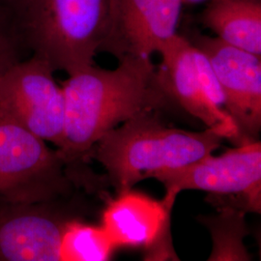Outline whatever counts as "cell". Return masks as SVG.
<instances>
[{
  "label": "cell",
  "instance_id": "cell-1",
  "mask_svg": "<svg viewBox=\"0 0 261 261\" xmlns=\"http://www.w3.org/2000/svg\"><path fill=\"white\" fill-rule=\"evenodd\" d=\"M112 70L86 66L61 83L64 130L58 148L73 177L87 174L90 152L106 133L132 117L175 103L159 81L151 57L124 56Z\"/></svg>",
  "mask_w": 261,
  "mask_h": 261
},
{
  "label": "cell",
  "instance_id": "cell-2",
  "mask_svg": "<svg viewBox=\"0 0 261 261\" xmlns=\"http://www.w3.org/2000/svg\"><path fill=\"white\" fill-rule=\"evenodd\" d=\"M158 112L140 113L106 133L90 152L116 193L162 171L182 168L212 154L224 138L216 130L190 132L167 126Z\"/></svg>",
  "mask_w": 261,
  "mask_h": 261
},
{
  "label": "cell",
  "instance_id": "cell-3",
  "mask_svg": "<svg viewBox=\"0 0 261 261\" xmlns=\"http://www.w3.org/2000/svg\"><path fill=\"white\" fill-rule=\"evenodd\" d=\"M110 12L111 0H25L18 16L30 55L70 75L95 64Z\"/></svg>",
  "mask_w": 261,
  "mask_h": 261
},
{
  "label": "cell",
  "instance_id": "cell-4",
  "mask_svg": "<svg viewBox=\"0 0 261 261\" xmlns=\"http://www.w3.org/2000/svg\"><path fill=\"white\" fill-rule=\"evenodd\" d=\"M80 190L56 148L0 112V203L51 200Z\"/></svg>",
  "mask_w": 261,
  "mask_h": 261
},
{
  "label": "cell",
  "instance_id": "cell-5",
  "mask_svg": "<svg viewBox=\"0 0 261 261\" xmlns=\"http://www.w3.org/2000/svg\"><path fill=\"white\" fill-rule=\"evenodd\" d=\"M167 190L204 191L218 207L230 206L244 212L260 213L261 143L235 145L219 156L212 154L182 168L154 176Z\"/></svg>",
  "mask_w": 261,
  "mask_h": 261
},
{
  "label": "cell",
  "instance_id": "cell-6",
  "mask_svg": "<svg viewBox=\"0 0 261 261\" xmlns=\"http://www.w3.org/2000/svg\"><path fill=\"white\" fill-rule=\"evenodd\" d=\"M79 196L0 203V261L61 260L66 225L88 212Z\"/></svg>",
  "mask_w": 261,
  "mask_h": 261
},
{
  "label": "cell",
  "instance_id": "cell-7",
  "mask_svg": "<svg viewBox=\"0 0 261 261\" xmlns=\"http://www.w3.org/2000/svg\"><path fill=\"white\" fill-rule=\"evenodd\" d=\"M55 71L30 56L0 75V112L56 148L64 130L65 100Z\"/></svg>",
  "mask_w": 261,
  "mask_h": 261
},
{
  "label": "cell",
  "instance_id": "cell-8",
  "mask_svg": "<svg viewBox=\"0 0 261 261\" xmlns=\"http://www.w3.org/2000/svg\"><path fill=\"white\" fill-rule=\"evenodd\" d=\"M116 194L107 202L101 219L115 248L143 249L146 260H178L170 236L177 191L167 190L161 200L133 188Z\"/></svg>",
  "mask_w": 261,
  "mask_h": 261
},
{
  "label": "cell",
  "instance_id": "cell-9",
  "mask_svg": "<svg viewBox=\"0 0 261 261\" xmlns=\"http://www.w3.org/2000/svg\"><path fill=\"white\" fill-rule=\"evenodd\" d=\"M185 37L208 59L224 93L225 111L236 123L242 143L257 140L261 129L260 56L198 32Z\"/></svg>",
  "mask_w": 261,
  "mask_h": 261
},
{
  "label": "cell",
  "instance_id": "cell-10",
  "mask_svg": "<svg viewBox=\"0 0 261 261\" xmlns=\"http://www.w3.org/2000/svg\"><path fill=\"white\" fill-rule=\"evenodd\" d=\"M182 0H111L101 51L117 59L151 57L178 34Z\"/></svg>",
  "mask_w": 261,
  "mask_h": 261
},
{
  "label": "cell",
  "instance_id": "cell-11",
  "mask_svg": "<svg viewBox=\"0 0 261 261\" xmlns=\"http://www.w3.org/2000/svg\"><path fill=\"white\" fill-rule=\"evenodd\" d=\"M159 81L172 102L235 145L242 144L232 117L210 99L198 71L195 47L178 33L159 53Z\"/></svg>",
  "mask_w": 261,
  "mask_h": 261
},
{
  "label": "cell",
  "instance_id": "cell-12",
  "mask_svg": "<svg viewBox=\"0 0 261 261\" xmlns=\"http://www.w3.org/2000/svg\"><path fill=\"white\" fill-rule=\"evenodd\" d=\"M201 21L227 44L261 56V0H209Z\"/></svg>",
  "mask_w": 261,
  "mask_h": 261
},
{
  "label": "cell",
  "instance_id": "cell-13",
  "mask_svg": "<svg viewBox=\"0 0 261 261\" xmlns=\"http://www.w3.org/2000/svg\"><path fill=\"white\" fill-rule=\"evenodd\" d=\"M218 214L200 219L213 240V251L208 260H250L251 254L244 245L249 233L245 222L246 212L230 206L218 207Z\"/></svg>",
  "mask_w": 261,
  "mask_h": 261
},
{
  "label": "cell",
  "instance_id": "cell-14",
  "mask_svg": "<svg viewBox=\"0 0 261 261\" xmlns=\"http://www.w3.org/2000/svg\"><path fill=\"white\" fill-rule=\"evenodd\" d=\"M116 250L101 224L75 219L66 225L60 256L62 261H107Z\"/></svg>",
  "mask_w": 261,
  "mask_h": 261
},
{
  "label": "cell",
  "instance_id": "cell-15",
  "mask_svg": "<svg viewBox=\"0 0 261 261\" xmlns=\"http://www.w3.org/2000/svg\"><path fill=\"white\" fill-rule=\"evenodd\" d=\"M28 55L18 13L0 4V75Z\"/></svg>",
  "mask_w": 261,
  "mask_h": 261
},
{
  "label": "cell",
  "instance_id": "cell-16",
  "mask_svg": "<svg viewBox=\"0 0 261 261\" xmlns=\"http://www.w3.org/2000/svg\"><path fill=\"white\" fill-rule=\"evenodd\" d=\"M24 2H25V0H0V4L15 10L17 13L22 7Z\"/></svg>",
  "mask_w": 261,
  "mask_h": 261
},
{
  "label": "cell",
  "instance_id": "cell-17",
  "mask_svg": "<svg viewBox=\"0 0 261 261\" xmlns=\"http://www.w3.org/2000/svg\"><path fill=\"white\" fill-rule=\"evenodd\" d=\"M183 4H195V3H199L205 0H182Z\"/></svg>",
  "mask_w": 261,
  "mask_h": 261
}]
</instances>
